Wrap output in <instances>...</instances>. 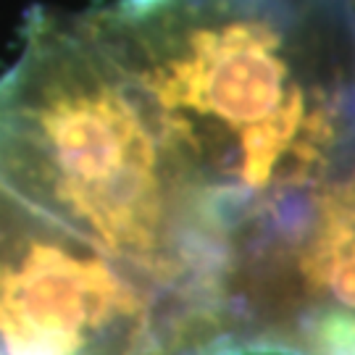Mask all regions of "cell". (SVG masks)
Instances as JSON below:
<instances>
[{"instance_id": "cell-1", "label": "cell", "mask_w": 355, "mask_h": 355, "mask_svg": "<svg viewBox=\"0 0 355 355\" xmlns=\"http://www.w3.org/2000/svg\"><path fill=\"white\" fill-rule=\"evenodd\" d=\"M87 13L227 229L234 290L355 153L350 0H114Z\"/></svg>"}, {"instance_id": "cell-2", "label": "cell", "mask_w": 355, "mask_h": 355, "mask_svg": "<svg viewBox=\"0 0 355 355\" xmlns=\"http://www.w3.org/2000/svg\"><path fill=\"white\" fill-rule=\"evenodd\" d=\"M0 355H237L229 321L0 174Z\"/></svg>"}, {"instance_id": "cell-3", "label": "cell", "mask_w": 355, "mask_h": 355, "mask_svg": "<svg viewBox=\"0 0 355 355\" xmlns=\"http://www.w3.org/2000/svg\"><path fill=\"white\" fill-rule=\"evenodd\" d=\"M234 340L237 355H355V153L300 232L242 279Z\"/></svg>"}]
</instances>
